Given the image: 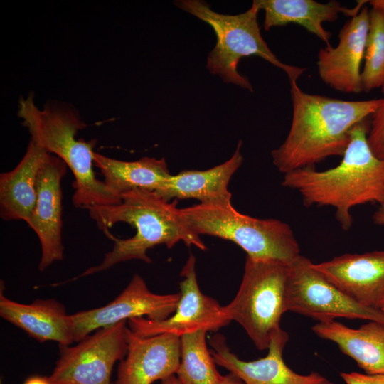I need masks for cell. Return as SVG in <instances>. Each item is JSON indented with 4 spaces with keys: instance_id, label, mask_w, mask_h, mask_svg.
Instances as JSON below:
<instances>
[{
    "instance_id": "obj_1",
    "label": "cell",
    "mask_w": 384,
    "mask_h": 384,
    "mask_svg": "<svg viewBox=\"0 0 384 384\" xmlns=\"http://www.w3.org/2000/svg\"><path fill=\"white\" fill-rule=\"evenodd\" d=\"M292 117L284 142L272 151V163L282 173L315 167L326 159L342 156L351 132L358 122L371 117L380 98L343 100L311 94L290 82Z\"/></svg>"
},
{
    "instance_id": "obj_2",
    "label": "cell",
    "mask_w": 384,
    "mask_h": 384,
    "mask_svg": "<svg viewBox=\"0 0 384 384\" xmlns=\"http://www.w3.org/2000/svg\"><path fill=\"white\" fill-rule=\"evenodd\" d=\"M368 119L356 124L350 142L335 167H314L284 174L282 185L296 191L305 206H329L341 228L353 225L351 210L357 206L378 203L384 207V159L378 158L368 142Z\"/></svg>"
},
{
    "instance_id": "obj_3",
    "label": "cell",
    "mask_w": 384,
    "mask_h": 384,
    "mask_svg": "<svg viewBox=\"0 0 384 384\" xmlns=\"http://www.w3.org/2000/svg\"><path fill=\"white\" fill-rule=\"evenodd\" d=\"M176 206V199L169 203L154 191L136 189L122 194L118 204L88 208L90 216L106 233L109 228L119 222L134 226L136 233L127 239L112 238L114 240L112 250L105 255L100 265L88 268L78 278L127 260L135 259L150 263L147 251L159 245L171 248L182 241L188 247L193 245L206 250L200 235L190 229Z\"/></svg>"
},
{
    "instance_id": "obj_4",
    "label": "cell",
    "mask_w": 384,
    "mask_h": 384,
    "mask_svg": "<svg viewBox=\"0 0 384 384\" xmlns=\"http://www.w3.org/2000/svg\"><path fill=\"white\" fill-rule=\"evenodd\" d=\"M18 114L28 129L31 139L48 152L59 157L75 177L73 203L76 208L118 204L115 196L98 180L93 171V149L96 141L85 142L75 136L85 125L80 117L65 105H46L43 110L31 95L19 102Z\"/></svg>"
},
{
    "instance_id": "obj_5",
    "label": "cell",
    "mask_w": 384,
    "mask_h": 384,
    "mask_svg": "<svg viewBox=\"0 0 384 384\" xmlns=\"http://www.w3.org/2000/svg\"><path fill=\"white\" fill-rule=\"evenodd\" d=\"M174 4L213 28L217 41L208 53L206 68L210 73L219 75L224 82L253 92L249 80L238 70L240 60L250 55L260 57L282 70L289 82H297L305 71L304 68L282 63L271 51L261 35L257 23L260 10L253 2L245 12L235 15L217 13L201 0H179Z\"/></svg>"
},
{
    "instance_id": "obj_6",
    "label": "cell",
    "mask_w": 384,
    "mask_h": 384,
    "mask_svg": "<svg viewBox=\"0 0 384 384\" xmlns=\"http://www.w3.org/2000/svg\"><path fill=\"white\" fill-rule=\"evenodd\" d=\"M181 214L196 234L230 240L247 257L292 263L300 254L295 235L287 223L242 214L233 205L197 204L181 208Z\"/></svg>"
},
{
    "instance_id": "obj_7",
    "label": "cell",
    "mask_w": 384,
    "mask_h": 384,
    "mask_svg": "<svg viewBox=\"0 0 384 384\" xmlns=\"http://www.w3.org/2000/svg\"><path fill=\"white\" fill-rule=\"evenodd\" d=\"M289 265L247 257L238 292L223 306L230 320L245 329L259 350L267 349L273 333L281 328Z\"/></svg>"
},
{
    "instance_id": "obj_8",
    "label": "cell",
    "mask_w": 384,
    "mask_h": 384,
    "mask_svg": "<svg viewBox=\"0 0 384 384\" xmlns=\"http://www.w3.org/2000/svg\"><path fill=\"white\" fill-rule=\"evenodd\" d=\"M285 311L318 322L342 318L384 324L382 311L366 308L350 299L319 273L309 259L302 255L289 265Z\"/></svg>"
},
{
    "instance_id": "obj_9",
    "label": "cell",
    "mask_w": 384,
    "mask_h": 384,
    "mask_svg": "<svg viewBox=\"0 0 384 384\" xmlns=\"http://www.w3.org/2000/svg\"><path fill=\"white\" fill-rule=\"evenodd\" d=\"M78 343L59 345L60 357L48 377L50 384H110L114 365L127 352V321L100 328Z\"/></svg>"
},
{
    "instance_id": "obj_10",
    "label": "cell",
    "mask_w": 384,
    "mask_h": 384,
    "mask_svg": "<svg viewBox=\"0 0 384 384\" xmlns=\"http://www.w3.org/2000/svg\"><path fill=\"white\" fill-rule=\"evenodd\" d=\"M195 265L196 258L190 254L180 273L183 279L179 283L180 299L174 314L163 320L130 319L129 329L134 334L148 337L167 333L181 337L199 330L215 331L231 321L223 306L201 292Z\"/></svg>"
},
{
    "instance_id": "obj_11",
    "label": "cell",
    "mask_w": 384,
    "mask_h": 384,
    "mask_svg": "<svg viewBox=\"0 0 384 384\" xmlns=\"http://www.w3.org/2000/svg\"><path fill=\"white\" fill-rule=\"evenodd\" d=\"M179 299L180 292H151L143 278L135 274L122 293L107 305L70 315L73 341L79 342L93 331L132 318L165 319L174 314Z\"/></svg>"
},
{
    "instance_id": "obj_12",
    "label": "cell",
    "mask_w": 384,
    "mask_h": 384,
    "mask_svg": "<svg viewBox=\"0 0 384 384\" xmlns=\"http://www.w3.org/2000/svg\"><path fill=\"white\" fill-rule=\"evenodd\" d=\"M370 24V9L363 6L340 30L336 46L322 48L317 55L318 74L332 89L351 94L362 92L361 63Z\"/></svg>"
},
{
    "instance_id": "obj_13",
    "label": "cell",
    "mask_w": 384,
    "mask_h": 384,
    "mask_svg": "<svg viewBox=\"0 0 384 384\" xmlns=\"http://www.w3.org/2000/svg\"><path fill=\"white\" fill-rule=\"evenodd\" d=\"M67 167L62 159L48 153L38 173L36 204L26 223L40 240V271L63 257L61 180Z\"/></svg>"
},
{
    "instance_id": "obj_14",
    "label": "cell",
    "mask_w": 384,
    "mask_h": 384,
    "mask_svg": "<svg viewBox=\"0 0 384 384\" xmlns=\"http://www.w3.org/2000/svg\"><path fill=\"white\" fill-rule=\"evenodd\" d=\"M288 341V334L279 328L271 337L267 355L246 361L232 352L225 338L218 334L210 339V353L216 365L237 375L245 384H334L317 372L301 375L289 368L283 358Z\"/></svg>"
},
{
    "instance_id": "obj_15",
    "label": "cell",
    "mask_w": 384,
    "mask_h": 384,
    "mask_svg": "<svg viewBox=\"0 0 384 384\" xmlns=\"http://www.w3.org/2000/svg\"><path fill=\"white\" fill-rule=\"evenodd\" d=\"M314 267L356 303L380 311L384 308V250L343 254Z\"/></svg>"
},
{
    "instance_id": "obj_16",
    "label": "cell",
    "mask_w": 384,
    "mask_h": 384,
    "mask_svg": "<svg viewBox=\"0 0 384 384\" xmlns=\"http://www.w3.org/2000/svg\"><path fill=\"white\" fill-rule=\"evenodd\" d=\"M181 359L180 337L161 334L142 337L128 328V348L114 384H152L175 375Z\"/></svg>"
},
{
    "instance_id": "obj_17",
    "label": "cell",
    "mask_w": 384,
    "mask_h": 384,
    "mask_svg": "<svg viewBox=\"0 0 384 384\" xmlns=\"http://www.w3.org/2000/svg\"><path fill=\"white\" fill-rule=\"evenodd\" d=\"M239 141L233 156L226 161L203 171L184 170L171 175L155 193L163 199L194 198L201 204L231 205L232 194L228 186L231 177L241 166L243 157Z\"/></svg>"
},
{
    "instance_id": "obj_18",
    "label": "cell",
    "mask_w": 384,
    "mask_h": 384,
    "mask_svg": "<svg viewBox=\"0 0 384 384\" xmlns=\"http://www.w3.org/2000/svg\"><path fill=\"white\" fill-rule=\"evenodd\" d=\"M0 315L38 341H56L60 346L74 342L70 315L55 299H36L25 304L6 298L1 289Z\"/></svg>"
},
{
    "instance_id": "obj_19",
    "label": "cell",
    "mask_w": 384,
    "mask_h": 384,
    "mask_svg": "<svg viewBox=\"0 0 384 384\" xmlns=\"http://www.w3.org/2000/svg\"><path fill=\"white\" fill-rule=\"evenodd\" d=\"M366 1H358L352 9L341 5L338 1L321 3L314 0H255L259 10L265 11L264 29L295 23L304 28L326 43L331 46V33L324 27L326 22L337 20L340 13L357 14Z\"/></svg>"
},
{
    "instance_id": "obj_20",
    "label": "cell",
    "mask_w": 384,
    "mask_h": 384,
    "mask_svg": "<svg viewBox=\"0 0 384 384\" xmlns=\"http://www.w3.org/2000/svg\"><path fill=\"white\" fill-rule=\"evenodd\" d=\"M311 329L319 338L335 343L366 374H384L383 323L368 321L353 329L333 320L318 322Z\"/></svg>"
},
{
    "instance_id": "obj_21",
    "label": "cell",
    "mask_w": 384,
    "mask_h": 384,
    "mask_svg": "<svg viewBox=\"0 0 384 384\" xmlns=\"http://www.w3.org/2000/svg\"><path fill=\"white\" fill-rule=\"evenodd\" d=\"M31 139L19 164L0 175V215L4 220L27 222L36 204L38 173L48 154Z\"/></svg>"
},
{
    "instance_id": "obj_22",
    "label": "cell",
    "mask_w": 384,
    "mask_h": 384,
    "mask_svg": "<svg viewBox=\"0 0 384 384\" xmlns=\"http://www.w3.org/2000/svg\"><path fill=\"white\" fill-rule=\"evenodd\" d=\"M94 164L100 169L106 186L120 198L136 189L155 192L171 175L164 158L145 156L125 161L95 152Z\"/></svg>"
},
{
    "instance_id": "obj_23",
    "label": "cell",
    "mask_w": 384,
    "mask_h": 384,
    "mask_svg": "<svg viewBox=\"0 0 384 384\" xmlns=\"http://www.w3.org/2000/svg\"><path fill=\"white\" fill-rule=\"evenodd\" d=\"M205 330L180 337L181 359L176 373L180 384H215L221 375L206 343Z\"/></svg>"
},
{
    "instance_id": "obj_24",
    "label": "cell",
    "mask_w": 384,
    "mask_h": 384,
    "mask_svg": "<svg viewBox=\"0 0 384 384\" xmlns=\"http://www.w3.org/2000/svg\"><path fill=\"white\" fill-rule=\"evenodd\" d=\"M361 85L366 92L384 85V12L377 9H370Z\"/></svg>"
},
{
    "instance_id": "obj_25",
    "label": "cell",
    "mask_w": 384,
    "mask_h": 384,
    "mask_svg": "<svg viewBox=\"0 0 384 384\" xmlns=\"http://www.w3.org/2000/svg\"><path fill=\"white\" fill-rule=\"evenodd\" d=\"M381 92L380 103L370 117L368 142L373 153L384 159V85Z\"/></svg>"
},
{
    "instance_id": "obj_26",
    "label": "cell",
    "mask_w": 384,
    "mask_h": 384,
    "mask_svg": "<svg viewBox=\"0 0 384 384\" xmlns=\"http://www.w3.org/2000/svg\"><path fill=\"white\" fill-rule=\"evenodd\" d=\"M346 384H384V374L367 375L357 372L341 373Z\"/></svg>"
},
{
    "instance_id": "obj_27",
    "label": "cell",
    "mask_w": 384,
    "mask_h": 384,
    "mask_svg": "<svg viewBox=\"0 0 384 384\" xmlns=\"http://www.w3.org/2000/svg\"><path fill=\"white\" fill-rule=\"evenodd\" d=\"M215 384H245V383L237 375L230 373L226 375H221Z\"/></svg>"
},
{
    "instance_id": "obj_28",
    "label": "cell",
    "mask_w": 384,
    "mask_h": 384,
    "mask_svg": "<svg viewBox=\"0 0 384 384\" xmlns=\"http://www.w3.org/2000/svg\"><path fill=\"white\" fill-rule=\"evenodd\" d=\"M23 384H50V383L48 377L36 375L28 377Z\"/></svg>"
},
{
    "instance_id": "obj_29",
    "label": "cell",
    "mask_w": 384,
    "mask_h": 384,
    "mask_svg": "<svg viewBox=\"0 0 384 384\" xmlns=\"http://www.w3.org/2000/svg\"><path fill=\"white\" fill-rule=\"evenodd\" d=\"M372 9H377L384 12V0L368 1Z\"/></svg>"
},
{
    "instance_id": "obj_30",
    "label": "cell",
    "mask_w": 384,
    "mask_h": 384,
    "mask_svg": "<svg viewBox=\"0 0 384 384\" xmlns=\"http://www.w3.org/2000/svg\"><path fill=\"white\" fill-rule=\"evenodd\" d=\"M161 384H180V383L176 376L175 375H172L161 380Z\"/></svg>"
},
{
    "instance_id": "obj_31",
    "label": "cell",
    "mask_w": 384,
    "mask_h": 384,
    "mask_svg": "<svg viewBox=\"0 0 384 384\" xmlns=\"http://www.w3.org/2000/svg\"><path fill=\"white\" fill-rule=\"evenodd\" d=\"M382 311V313H383V315H384V308H383V309H382V311Z\"/></svg>"
}]
</instances>
